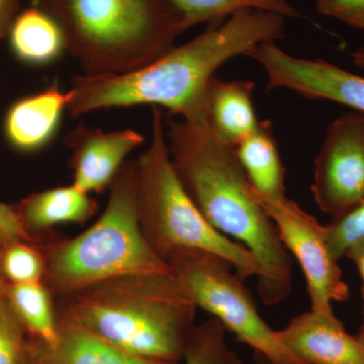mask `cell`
<instances>
[{"label": "cell", "mask_w": 364, "mask_h": 364, "mask_svg": "<svg viewBox=\"0 0 364 364\" xmlns=\"http://www.w3.org/2000/svg\"><path fill=\"white\" fill-rule=\"evenodd\" d=\"M168 149L182 186L207 221L259 261L257 289L263 303L279 305L293 287V260L242 169L234 147L205 124H168Z\"/></svg>", "instance_id": "obj_2"}, {"label": "cell", "mask_w": 364, "mask_h": 364, "mask_svg": "<svg viewBox=\"0 0 364 364\" xmlns=\"http://www.w3.org/2000/svg\"><path fill=\"white\" fill-rule=\"evenodd\" d=\"M32 243L14 242L0 251V270L7 284H44V254Z\"/></svg>", "instance_id": "obj_22"}, {"label": "cell", "mask_w": 364, "mask_h": 364, "mask_svg": "<svg viewBox=\"0 0 364 364\" xmlns=\"http://www.w3.org/2000/svg\"><path fill=\"white\" fill-rule=\"evenodd\" d=\"M62 299L60 312L117 348L179 363L198 309L176 273L117 277Z\"/></svg>", "instance_id": "obj_3"}, {"label": "cell", "mask_w": 364, "mask_h": 364, "mask_svg": "<svg viewBox=\"0 0 364 364\" xmlns=\"http://www.w3.org/2000/svg\"><path fill=\"white\" fill-rule=\"evenodd\" d=\"M166 261L196 306L217 318L242 343L277 364H306L263 320L244 279L228 261L196 250L174 251Z\"/></svg>", "instance_id": "obj_7"}, {"label": "cell", "mask_w": 364, "mask_h": 364, "mask_svg": "<svg viewBox=\"0 0 364 364\" xmlns=\"http://www.w3.org/2000/svg\"><path fill=\"white\" fill-rule=\"evenodd\" d=\"M323 16L341 21L351 28L364 30V0H315Z\"/></svg>", "instance_id": "obj_25"}, {"label": "cell", "mask_w": 364, "mask_h": 364, "mask_svg": "<svg viewBox=\"0 0 364 364\" xmlns=\"http://www.w3.org/2000/svg\"><path fill=\"white\" fill-rule=\"evenodd\" d=\"M254 195L272 219L287 250L303 270L311 310L328 312L333 311V303L348 301L350 289L343 279L339 261L328 245L325 225L289 198L270 200L255 191Z\"/></svg>", "instance_id": "obj_8"}, {"label": "cell", "mask_w": 364, "mask_h": 364, "mask_svg": "<svg viewBox=\"0 0 364 364\" xmlns=\"http://www.w3.org/2000/svg\"><path fill=\"white\" fill-rule=\"evenodd\" d=\"M107 208L75 238L42 246L44 284L66 298L105 280L138 274L174 273L144 236L138 212V167L126 161L109 186Z\"/></svg>", "instance_id": "obj_5"}, {"label": "cell", "mask_w": 364, "mask_h": 364, "mask_svg": "<svg viewBox=\"0 0 364 364\" xmlns=\"http://www.w3.org/2000/svg\"><path fill=\"white\" fill-rule=\"evenodd\" d=\"M33 242L16 208L0 203V250L14 242Z\"/></svg>", "instance_id": "obj_26"}, {"label": "cell", "mask_w": 364, "mask_h": 364, "mask_svg": "<svg viewBox=\"0 0 364 364\" xmlns=\"http://www.w3.org/2000/svg\"><path fill=\"white\" fill-rule=\"evenodd\" d=\"M344 256L355 264L359 275L363 279V287H364V237L352 244L350 247L347 249Z\"/></svg>", "instance_id": "obj_28"}, {"label": "cell", "mask_w": 364, "mask_h": 364, "mask_svg": "<svg viewBox=\"0 0 364 364\" xmlns=\"http://www.w3.org/2000/svg\"><path fill=\"white\" fill-rule=\"evenodd\" d=\"M21 0H0V41L9 33L11 23L18 16Z\"/></svg>", "instance_id": "obj_27"}, {"label": "cell", "mask_w": 364, "mask_h": 364, "mask_svg": "<svg viewBox=\"0 0 364 364\" xmlns=\"http://www.w3.org/2000/svg\"><path fill=\"white\" fill-rule=\"evenodd\" d=\"M363 304H364V287H363ZM364 308V305H363ZM364 310V309H363ZM358 338L360 340L361 342H363L364 343V318L363 324L360 326V329H359V332L358 334Z\"/></svg>", "instance_id": "obj_32"}, {"label": "cell", "mask_w": 364, "mask_h": 364, "mask_svg": "<svg viewBox=\"0 0 364 364\" xmlns=\"http://www.w3.org/2000/svg\"><path fill=\"white\" fill-rule=\"evenodd\" d=\"M67 105L68 95L57 85L21 98L4 119L7 141L21 152L42 149L56 135Z\"/></svg>", "instance_id": "obj_14"}, {"label": "cell", "mask_w": 364, "mask_h": 364, "mask_svg": "<svg viewBox=\"0 0 364 364\" xmlns=\"http://www.w3.org/2000/svg\"><path fill=\"white\" fill-rule=\"evenodd\" d=\"M325 227L328 245L339 261L352 244L364 237V200L345 214L332 218Z\"/></svg>", "instance_id": "obj_23"}, {"label": "cell", "mask_w": 364, "mask_h": 364, "mask_svg": "<svg viewBox=\"0 0 364 364\" xmlns=\"http://www.w3.org/2000/svg\"><path fill=\"white\" fill-rule=\"evenodd\" d=\"M277 334L306 364H364L363 342L345 330L334 311L299 314Z\"/></svg>", "instance_id": "obj_12"}, {"label": "cell", "mask_w": 364, "mask_h": 364, "mask_svg": "<svg viewBox=\"0 0 364 364\" xmlns=\"http://www.w3.org/2000/svg\"><path fill=\"white\" fill-rule=\"evenodd\" d=\"M144 142L138 132H104L80 124L67 135L70 148L73 186L85 193H102L109 188L129 153Z\"/></svg>", "instance_id": "obj_11"}, {"label": "cell", "mask_w": 364, "mask_h": 364, "mask_svg": "<svg viewBox=\"0 0 364 364\" xmlns=\"http://www.w3.org/2000/svg\"><path fill=\"white\" fill-rule=\"evenodd\" d=\"M58 340L53 345L28 336L31 364H179L133 355L87 331L57 310Z\"/></svg>", "instance_id": "obj_13"}, {"label": "cell", "mask_w": 364, "mask_h": 364, "mask_svg": "<svg viewBox=\"0 0 364 364\" xmlns=\"http://www.w3.org/2000/svg\"><path fill=\"white\" fill-rule=\"evenodd\" d=\"M7 35L14 56L31 65H47L66 51L59 23L38 6L18 14Z\"/></svg>", "instance_id": "obj_18"}, {"label": "cell", "mask_w": 364, "mask_h": 364, "mask_svg": "<svg viewBox=\"0 0 364 364\" xmlns=\"http://www.w3.org/2000/svg\"><path fill=\"white\" fill-rule=\"evenodd\" d=\"M97 203L74 186L47 189L26 198L16 208L28 231H43L60 224H83L95 214Z\"/></svg>", "instance_id": "obj_17"}, {"label": "cell", "mask_w": 364, "mask_h": 364, "mask_svg": "<svg viewBox=\"0 0 364 364\" xmlns=\"http://www.w3.org/2000/svg\"><path fill=\"white\" fill-rule=\"evenodd\" d=\"M6 279L2 277L1 270H0V306H1L6 299Z\"/></svg>", "instance_id": "obj_30"}, {"label": "cell", "mask_w": 364, "mask_h": 364, "mask_svg": "<svg viewBox=\"0 0 364 364\" xmlns=\"http://www.w3.org/2000/svg\"><path fill=\"white\" fill-rule=\"evenodd\" d=\"M245 56L255 60L267 75V90L284 88L312 100H327L364 114V77L324 60L296 58L275 44L260 43Z\"/></svg>", "instance_id": "obj_10"}, {"label": "cell", "mask_w": 364, "mask_h": 364, "mask_svg": "<svg viewBox=\"0 0 364 364\" xmlns=\"http://www.w3.org/2000/svg\"><path fill=\"white\" fill-rule=\"evenodd\" d=\"M152 112L150 146L136 160L139 220L148 243L165 261L176 250L205 251L228 261L242 279H258L259 261L215 230L182 186L170 157L162 112L158 107Z\"/></svg>", "instance_id": "obj_6"}, {"label": "cell", "mask_w": 364, "mask_h": 364, "mask_svg": "<svg viewBox=\"0 0 364 364\" xmlns=\"http://www.w3.org/2000/svg\"><path fill=\"white\" fill-rule=\"evenodd\" d=\"M59 23L66 51L85 74H123L148 65L188 30L172 0H36Z\"/></svg>", "instance_id": "obj_4"}, {"label": "cell", "mask_w": 364, "mask_h": 364, "mask_svg": "<svg viewBox=\"0 0 364 364\" xmlns=\"http://www.w3.org/2000/svg\"><path fill=\"white\" fill-rule=\"evenodd\" d=\"M234 149L251 188L258 196L270 200L287 198L286 169L268 119L260 121Z\"/></svg>", "instance_id": "obj_16"}, {"label": "cell", "mask_w": 364, "mask_h": 364, "mask_svg": "<svg viewBox=\"0 0 364 364\" xmlns=\"http://www.w3.org/2000/svg\"><path fill=\"white\" fill-rule=\"evenodd\" d=\"M226 328L210 317L195 326L184 350V364H243L238 354L228 344Z\"/></svg>", "instance_id": "obj_21"}, {"label": "cell", "mask_w": 364, "mask_h": 364, "mask_svg": "<svg viewBox=\"0 0 364 364\" xmlns=\"http://www.w3.org/2000/svg\"><path fill=\"white\" fill-rule=\"evenodd\" d=\"M254 363L255 364H277L270 361L269 359L264 358V356L261 355V354L256 353V352H254Z\"/></svg>", "instance_id": "obj_31"}, {"label": "cell", "mask_w": 364, "mask_h": 364, "mask_svg": "<svg viewBox=\"0 0 364 364\" xmlns=\"http://www.w3.org/2000/svg\"><path fill=\"white\" fill-rule=\"evenodd\" d=\"M351 56L356 66L364 68V48L358 50V51L352 53Z\"/></svg>", "instance_id": "obj_29"}, {"label": "cell", "mask_w": 364, "mask_h": 364, "mask_svg": "<svg viewBox=\"0 0 364 364\" xmlns=\"http://www.w3.org/2000/svg\"><path fill=\"white\" fill-rule=\"evenodd\" d=\"M31 364V363H30Z\"/></svg>", "instance_id": "obj_33"}, {"label": "cell", "mask_w": 364, "mask_h": 364, "mask_svg": "<svg viewBox=\"0 0 364 364\" xmlns=\"http://www.w3.org/2000/svg\"><path fill=\"white\" fill-rule=\"evenodd\" d=\"M284 18L272 11L242 9L223 25L174 46L136 70L75 76L67 91V111L79 117L97 109L150 105L165 107L184 121L205 124L208 86L215 71L260 43L282 39Z\"/></svg>", "instance_id": "obj_1"}, {"label": "cell", "mask_w": 364, "mask_h": 364, "mask_svg": "<svg viewBox=\"0 0 364 364\" xmlns=\"http://www.w3.org/2000/svg\"><path fill=\"white\" fill-rule=\"evenodd\" d=\"M183 14L188 28L221 21L242 9H260L296 18L298 11L287 0H172Z\"/></svg>", "instance_id": "obj_20"}, {"label": "cell", "mask_w": 364, "mask_h": 364, "mask_svg": "<svg viewBox=\"0 0 364 364\" xmlns=\"http://www.w3.org/2000/svg\"><path fill=\"white\" fill-rule=\"evenodd\" d=\"M25 332L6 299L0 306V364H30Z\"/></svg>", "instance_id": "obj_24"}, {"label": "cell", "mask_w": 364, "mask_h": 364, "mask_svg": "<svg viewBox=\"0 0 364 364\" xmlns=\"http://www.w3.org/2000/svg\"><path fill=\"white\" fill-rule=\"evenodd\" d=\"M53 294L44 284H6V299L28 336L53 345L58 340V317Z\"/></svg>", "instance_id": "obj_19"}, {"label": "cell", "mask_w": 364, "mask_h": 364, "mask_svg": "<svg viewBox=\"0 0 364 364\" xmlns=\"http://www.w3.org/2000/svg\"><path fill=\"white\" fill-rule=\"evenodd\" d=\"M252 81L210 79L205 102V124L222 142L235 147L257 127Z\"/></svg>", "instance_id": "obj_15"}, {"label": "cell", "mask_w": 364, "mask_h": 364, "mask_svg": "<svg viewBox=\"0 0 364 364\" xmlns=\"http://www.w3.org/2000/svg\"><path fill=\"white\" fill-rule=\"evenodd\" d=\"M318 208L338 217L364 200V114L348 112L326 131L312 186Z\"/></svg>", "instance_id": "obj_9"}]
</instances>
